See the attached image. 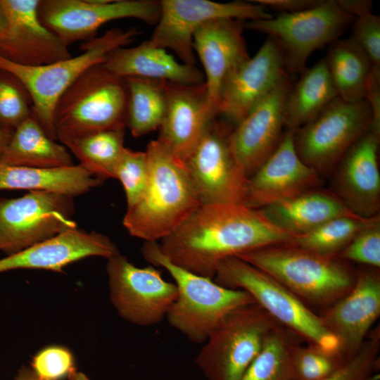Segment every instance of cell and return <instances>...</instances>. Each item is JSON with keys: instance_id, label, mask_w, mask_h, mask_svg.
<instances>
[{"instance_id": "obj_44", "label": "cell", "mask_w": 380, "mask_h": 380, "mask_svg": "<svg viewBox=\"0 0 380 380\" xmlns=\"http://www.w3.org/2000/svg\"><path fill=\"white\" fill-rule=\"evenodd\" d=\"M339 7L354 18L372 12V1L369 0H338Z\"/></svg>"}, {"instance_id": "obj_34", "label": "cell", "mask_w": 380, "mask_h": 380, "mask_svg": "<svg viewBox=\"0 0 380 380\" xmlns=\"http://www.w3.org/2000/svg\"><path fill=\"white\" fill-rule=\"evenodd\" d=\"M374 217H336L309 232L292 235L286 244L324 256L336 257L355 234Z\"/></svg>"}, {"instance_id": "obj_28", "label": "cell", "mask_w": 380, "mask_h": 380, "mask_svg": "<svg viewBox=\"0 0 380 380\" xmlns=\"http://www.w3.org/2000/svg\"><path fill=\"white\" fill-rule=\"evenodd\" d=\"M0 163L16 167L56 168L74 165L69 150L50 138L31 115L13 132Z\"/></svg>"}, {"instance_id": "obj_45", "label": "cell", "mask_w": 380, "mask_h": 380, "mask_svg": "<svg viewBox=\"0 0 380 380\" xmlns=\"http://www.w3.org/2000/svg\"><path fill=\"white\" fill-rule=\"evenodd\" d=\"M14 380H43L39 378L30 366H22L15 375Z\"/></svg>"}, {"instance_id": "obj_5", "label": "cell", "mask_w": 380, "mask_h": 380, "mask_svg": "<svg viewBox=\"0 0 380 380\" xmlns=\"http://www.w3.org/2000/svg\"><path fill=\"white\" fill-rule=\"evenodd\" d=\"M139 34L137 27L113 28L84 42L80 48L82 53L77 56L39 66L20 65L0 56V68L25 85L32 99V116L50 138L57 140L53 112L59 98L87 68L103 63L109 53L127 46Z\"/></svg>"}, {"instance_id": "obj_48", "label": "cell", "mask_w": 380, "mask_h": 380, "mask_svg": "<svg viewBox=\"0 0 380 380\" xmlns=\"http://www.w3.org/2000/svg\"><path fill=\"white\" fill-rule=\"evenodd\" d=\"M69 380H89L88 376L84 373L74 369L68 376Z\"/></svg>"}, {"instance_id": "obj_8", "label": "cell", "mask_w": 380, "mask_h": 380, "mask_svg": "<svg viewBox=\"0 0 380 380\" xmlns=\"http://www.w3.org/2000/svg\"><path fill=\"white\" fill-rule=\"evenodd\" d=\"M277 324L256 303L236 308L209 335L196 365L208 380H240Z\"/></svg>"}, {"instance_id": "obj_11", "label": "cell", "mask_w": 380, "mask_h": 380, "mask_svg": "<svg viewBox=\"0 0 380 380\" xmlns=\"http://www.w3.org/2000/svg\"><path fill=\"white\" fill-rule=\"evenodd\" d=\"M73 197L33 191L0 198V251L7 255L77 227Z\"/></svg>"}, {"instance_id": "obj_10", "label": "cell", "mask_w": 380, "mask_h": 380, "mask_svg": "<svg viewBox=\"0 0 380 380\" xmlns=\"http://www.w3.org/2000/svg\"><path fill=\"white\" fill-rule=\"evenodd\" d=\"M372 120L365 99L347 102L338 96L293 133L296 152L318 173L327 172L371 128Z\"/></svg>"}, {"instance_id": "obj_21", "label": "cell", "mask_w": 380, "mask_h": 380, "mask_svg": "<svg viewBox=\"0 0 380 380\" xmlns=\"http://www.w3.org/2000/svg\"><path fill=\"white\" fill-rule=\"evenodd\" d=\"M165 110L160 141L184 163L215 116L209 108L205 82L195 84L165 82Z\"/></svg>"}, {"instance_id": "obj_38", "label": "cell", "mask_w": 380, "mask_h": 380, "mask_svg": "<svg viewBox=\"0 0 380 380\" xmlns=\"http://www.w3.org/2000/svg\"><path fill=\"white\" fill-rule=\"evenodd\" d=\"M379 327L369 331L358 353L330 376L322 380H364L379 369Z\"/></svg>"}, {"instance_id": "obj_32", "label": "cell", "mask_w": 380, "mask_h": 380, "mask_svg": "<svg viewBox=\"0 0 380 380\" xmlns=\"http://www.w3.org/2000/svg\"><path fill=\"white\" fill-rule=\"evenodd\" d=\"M127 101L125 125L134 137L159 129L165 110V82L140 77L124 78Z\"/></svg>"}, {"instance_id": "obj_27", "label": "cell", "mask_w": 380, "mask_h": 380, "mask_svg": "<svg viewBox=\"0 0 380 380\" xmlns=\"http://www.w3.org/2000/svg\"><path fill=\"white\" fill-rule=\"evenodd\" d=\"M102 183V180L80 164L65 167L37 168L0 163V190L40 191L75 197Z\"/></svg>"}, {"instance_id": "obj_15", "label": "cell", "mask_w": 380, "mask_h": 380, "mask_svg": "<svg viewBox=\"0 0 380 380\" xmlns=\"http://www.w3.org/2000/svg\"><path fill=\"white\" fill-rule=\"evenodd\" d=\"M231 132L214 118L184 161L201 204H243L248 177L231 151Z\"/></svg>"}, {"instance_id": "obj_9", "label": "cell", "mask_w": 380, "mask_h": 380, "mask_svg": "<svg viewBox=\"0 0 380 380\" xmlns=\"http://www.w3.org/2000/svg\"><path fill=\"white\" fill-rule=\"evenodd\" d=\"M354 19L336 1L322 0L310 9L247 21L244 27L273 37L283 53L287 72L300 74L312 52L338 39Z\"/></svg>"}, {"instance_id": "obj_4", "label": "cell", "mask_w": 380, "mask_h": 380, "mask_svg": "<svg viewBox=\"0 0 380 380\" xmlns=\"http://www.w3.org/2000/svg\"><path fill=\"white\" fill-rule=\"evenodd\" d=\"M141 253L146 261L165 269L175 280L177 295L166 317L171 327L194 343H205L232 310L255 303L243 290L222 286L213 279L173 264L156 242H145Z\"/></svg>"}, {"instance_id": "obj_40", "label": "cell", "mask_w": 380, "mask_h": 380, "mask_svg": "<svg viewBox=\"0 0 380 380\" xmlns=\"http://www.w3.org/2000/svg\"><path fill=\"white\" fill-rule=\"evenodd\" d=\"M30 367L43 380H61L76 369L72 352L66 347L56 345L37 352Z\"/></svg>"}, {"instance_id": "obj_42", "label": "cell", "mask_w": 380, "mask_h": 380, "mask_svg": "<svg viewBox=\"0 0 380 380\" xmlns=\"http://www.w3.org/2000/svg\"><path fill=\"white\" fill-rule=\"evenodd\" d=\"M364 99L372 112L371 129L380 134V68L372 67L365 83Z\"/></svg>"}, {"instance_id": "obj_14", "label": "cell", "mask_w": 380, "mask_h": 380, "mask_svg": "<svg viewBox=\"0 0 380 380\" xmlns=\"http://www.w3.org/2000/svg\"><path fill=\"white\" fill-rule=\"evenodd\" d=\"M110 301L119 315L139 326H152L166 317L175 302V284L152 266L138 267L120 252L107 259Z\"/></svg>"}, {"instance_id": "obj_7", "label": "cell", "mask_w": 380, "mask_h": 380, "mask_svg": "<svg viewBox=\"0 0 380 380\" xmlns=\"http://www.w3.org/2000/svg\"><path fill=\"white\" fill-rule=\"evenodd\" d=\"M127 92L124 78L102 63L84 71L58 100L53 123L59 136H79L126 127Z\"/></svg>"}, {"instance_id": "obj_25", "label": "cell", "mask_w": 380, "mask_h": 380, "mask_svg": "<svg viewBox=\"0 0 380 380\" xmlns=\"http://www.w3.org/2000/svg\"><path fill=\"white\" fill-rule=\"evenodd\" d=\"M103 64L122 78L140 77L182 84L205 82L200 69L177 61L165 49L152 46L148 40L132 48L113 50Z\"/></svg>"}, {"instance_id": "obj_41", "label": "cell", "mask_w": 380, "mask_h": 380, "mask_svg": "<svg viewBox=\"0 0 380 380\" xmlns=\"http://www.w3.org/2000/svg\"><path fill=\"white\" fill-rule=\"evenodd\" d=\"M350 39L361 49L372 67L380 68V18L372 12L355 18Z\"/></svg>"}, {"instance_id": "obj_6", "label": "cell", "mask_w": 380, "mask_h": 380, "mask_svg": "<svg viewBox=\"0 0 380 380\" xmlns=\"http://www.w3.org/2000/svg\"><path fill=\"white\" fill-rule=\"evenodd\" d=\"M214 278L222 286L248 293L273 319L303 341L340 353L338 341L319 315L265 272L236 256H231L218 264Z\"/></svg>"}, {"instance_id": "obj_23", "label": "cell", "mask_w": 380, "mask_h": 380, "mask_svg": "<svg viewBox=\"0 0 380 380\" xmlns=\"http://www.w3.org/2000/svg\"><path fill=\"white\" fill-rule=\"evenodd\" d=\"M118 252L108 236L77 227L0 259V273L20 269L60 272L80 260L94 256L108 259Z\"/></svg>"}, {"instance_id": "obj_20", "label": "cell", "mask_w": 380, "mask_h": 380, "mask_svg": "<svg viewBox=\"0 0 380 380\" xmlns=\"http://www.w3.org/2000/svg\"><path fill=\"white\" fill-rule=\"evenodd\" d=\"M8 32L0 41V56L23 66H39L71 57L68 46L45 27L38 15L39 0H0Z\"/></svg>"}, {"instance_id": "obj_19", "label": "cell", "mask_w": 380, "mask_h": 380, "mask_svg": "<svg viewBox=\"0 0 380 380\" xmlns=\"http://www.w3.org/2000/svg\"><path fill=\"white\" fill-rule=\"evenodd\" d=\"M318 315L338 341L340 353L346 360L351 359L379 317V274L373 270L359 272L350 291Z\"/></svg>"}, {"instance_id": "obj_17", "label": "cell", "mask_w": 380, "mask_h": 380, "mask_svg": "<svg viewBox=\"0 0 380 380\" xmlns=\"http://www.w3.org/2000/svg\"><path fill=\"white\" fill-rule=\"evenodd\" d=\"M292 87L288 75L231 132V151L248 179L277 148L284 135V110Z\"/></svg>"}, {"instance_id": "obj_47", "label": "cell", "mask_w": 380, "mask_h": 380, "mask_svg": "<svg viewBox=\"0 0 380 380\" xmlns=\"http://www.w3.org/2000/svg\"><path fill=\"white\" fill-rule=\"evenodd\" d=\"M13 132L0 129V158L6 148Z\"/></svg>"}, {"instance_id": "obj_24", "label": "cell", "mask_w": 380, "mask_h": 380, "mask_svg": "<svg viewBox=\"0 0 380 380\" xmlns=\"http://www.w3.org/2000/svg\"><path fill=\"white\" fill-rule=\"evenodd\" d=\"M380 134L371 128L341 160L336 177L337 196L357 216H377L380 207V174L377 152Z\"/></svg>"}, {"instance_id": "obj_37", "label": "cell", "mask_w": 380, "mask_h": 380, "mask_svg": "<svg viewBox=\"0 0 380 380\" xmlns=\"http://www.w3.org/2000/svg\"><path fill=\"white\" fill-rule=\"evenodd\" d=\"M148 177V163L146 151L125 147L114 171V178L122 184L126 196L127 208L141 196Z\"/></svg>"}, {"instance_id": "obj_13", "label": "cell", "mask_w": 380, "mask_h": 380, "mask_svg": "<svg viewBox=\"0 0 380 380\" xmlns=\"http://www.w3.org/2000/svg\"><path fill=\"white\" fill-rule=\"evenodd\" d=\"M160 15L148 42L156 47L170 49L181 62L195 65L193 37L208 21L219 18L256 20L272 16L263 6L236 1L222 3L210 0H162Z\"/></svg>"}, {"instance_id": "obj_26", "label": "cell", "mask_w": 380, "mask_h": 380, "mask_svg": "<svg viewBox=\"0 0 380 380\" xmlns=\"http://www.w3.org/2000/svg\"><path fill=\"white\" fill-rule=\"evenodd\" d=\"M258 210L291 235L305 233L336 217H360L336 194L315 189Z\"/></svg>"}, {"instance_id": "obj_18", "label": "cell", "mask_w": 380, "mask_h": 380, "mask_svg": "<svg viewBox=\"0 0 380 380\" xmlns=\"http://www.w3.org/2000/svg\"><path fill=\"white\" fill-rule=\"evenodd\" d=\"M318 180L319 173L298 156L293 133L286 130L276 150L248 179L243 204L261 209L313 189Z\"/></svg>"}, {"instance_id": "obj_22", "label": "cell", "mask_w": 380, "mask_h": 380, "mask_svg": "<svg viewBox=\"0 0 380 380\" xmlns=\"http://www.w3.org/2000/svg\"><path fill=\"white\" fill-rule=\"evenodd\" d=\"M244 23L236 19H214L202 25L193 37L194 51L203 67L209 108L215 116L224 80L250 57L243 34Z\"/></svg>"}, {"instance_id": "obj_43", "label": "cell", "mask_w": 380, "mask_h": 380, "mask_svg": "<svg viewBox=\"0 0 380 380\" xmlns=\"http://www.w3.org/2000/svg\"><path fill=\"white\" fill-rule=\"evenodd\" d=\"M272 10L286 13H293L310 9L318 5L322 0H253Z\"/></svg>"}, {"instance_id": "obj_2", "label": "cell", "mask_w": 380, "mask_h": 380, "mask_svg": "<svg viewBox=\"0 0 380 380\" xmlns=\"http://www.w3.org/2000/svg\"><path fill=\"white\" fill-rule=\"evenodd\" d=\"M145 151L147 184L137 202L127 208L122 224L131 236L156 242L175 231L201 203L184 162L157 139Z\"/></svg>"}, {"instance_id": "obj_1", "label": "cell", "mask_w": 380, "mask_h": 380, "mask_svg": "<svg viewBox=\"0 0 380 380\" xmlns=\"http://www.w3.org/2000/svg\"><path fill=\"white\" fill-rule=\"evenodd\" d=\"M290 234L258 209L243 204H201L161 240V252L173 264L213 279L224 258L263 246L286 243Z\"/></svg>"}, {"instance_id": "obj_39", "label": "cell", "mask_w": 380, "mask_h": 380, "mask_svg": "<svg viewBox=\"0 0 380 380\" xmlns=\"http://www.w3.org/2000/svg\"><path fill=\"white\" fill-rule=\"evenodd\" d=\"M341 260L356 262L380 267V222L374 217L360 230L348 244L337 255Z\"/></svg>"}, {"instance_id": "obj_46", "label": "cell", "mask_w": 380, "mask_h": 380, "mask_svg": "<svg viewBox=\"0 0 380 380\" xmlns=\"http://www.w3.org/2000/svg\"><path fill=\"white\" fill-rule=\"evenodd\" d=\"M8 19L0 1V41L3 40L8 32Z\"/></svg>"}, {"instance_id": "obj_35", "label": "cell", "mask_w": 380, "mask_h": 380, "mask_svg": "<svg viewBox=\"0 0 380 380\" xmlns=\"http://www.w3.org/2000/svg\"><path fill=\"white\" fill-rule=\"evenodd\" d=\"M32 97L20 80L0 68V129L13 132L32 113Z\"/></svg>"}, {"instance_id": "obj_29", "label": "cell", "mask_w": 380, "mask_h": 380, "mask_svg": "<svg viewBox=\"0 0 380 380\" xmlns=\"http://www.w3.org/2000/svg\"><path fill=\"white\" fill-rule=\"evenodd\" d=\"M338 97L324 59L305 68L291 87L284 104V128L294 133Z\"/></svg>"}, {"instance_id": "obj_49", "label": "cell", "mask_w": 380, "mask_h": 380, "mask_svg": "<svg viewBox=\"0 0 380 380\" xmlns=\"http://www.w3.org/2000/svg\"><path fill=\"white\" fill-rule=\"evenodd\" d=\"M380 379V374L379 372L374 373L373 374L369 376L364 380H379Z\"/></svg>"}, {"instance_id": "obj_30", "label": "cell", "mask_w": 380, "mask_h": 380, "mask_svg": "<svg viewBox=\"0 0 380 380\" xmlns=\"http://www.w3.org/2000/svg\"><path fill=\"white\" fill-rule=\"evenodd\" d=\"M125 127L79 136H59L57 139L80 161L84 168L103 181L114 178V171L125 148Z\"/></svg>"}, {"instance_id": "obj_12", "label": "cell", "mask_w": 380, "mask_h": 380, "mask_svg": "<svg viewBox=\"0 0 380 380\" xmlns=\"http://www.w3.org/2000/svg\"><path fill=\"white\" fill-rule=\"evenodd\" d=\"M42 23L68 46L77 41L94 39L105 23L137 18L156 25L160 2L156 0H39Z\"/></svg>"}, {"instance_id": "obj_33", "label": "cell", "mask_w": 380, "mask_h": 380, "mask_svg": "<svg viewBox=\"0 0 380 380\" xmlns=\"http://www.w3.org/2000/svg\"><path fill=\"white\" fill-rule=\"evenodd\" d=\"M302 341L294 332L277 324L240 380H297L292 353Z\"/></svg>"}, {"instance_id": "obj_16", "label": "cell", "mask_w": 380, "mask_h": 380, "mask_svg": "<svg viewBox=\"0 0 380 380\" xmlns=\"http://www.w3.org/2000/svg\"><path fill=\"white\" fill-rule=\"evenodd\" d=\"M287 75L283 53L269 37L255 55L240 63L224 80L217 106L236 125Z\"/></svg>"}, {"instance_id": "obj_36", "label": "cell", "mask_w": 380, "mask_h": 380, "mask_svg": "<svg viewBox=\"0 0 380 380\" xmlns=\"http://www.w3.org/2000/svg\"><path fill=\"white\" fill-rule=\"evenodd\" d=\"M292 361L297 380H322L342 367L348 361L341 353L317 345L295 346Z\"/></svg>"}, {"instance_id": "obj_31", "label": "cell", "mask_w": 380, "mask_h": 380, "mask_svg": "<svg viewBox=\"0 0 380 380\" xmlns=\"http://www.w3.org/2000/svg\"><path fill=\"white\" fill-rule=\"evenodd\" d=\"M324 59L338 96L347 102L363 100L372 65L361 49L350 38L336 39Z\"/></svg>"}, {"instance_id": "obj_3", "label": "cell", "mask_w": 380, "mask_h": 380, "mask_svg": "<svg viewBox=\"0 0 380 380\" xmlns=\"http://www.w3.org/2000/svg\"><path fill=\"white\" fill-rule=\"evenodd\" d=\"M236 257L270 275L308 306L328 307L348 293L355 281L356 274L338 258L286 243L263 246Z\"/></svg>"}]
</instances>
